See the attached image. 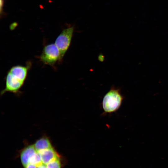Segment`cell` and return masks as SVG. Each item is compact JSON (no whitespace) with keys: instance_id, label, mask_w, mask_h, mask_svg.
I'll use <instances>...</instances> for the list:
<instances>
[{"instance_id":"6da1fadb","label":"cell","mask_w":168,"mask_h":168,"mask_svg":"<svg viewBox=\"0 0 168 168\" xmlns=\"http://www.w3.org/2000/svg\"><path fill=\"white\" fill-rule=\"evenodd\" d=\"M124 99L119 89L112 87L105 94L102 102L104 113L114 112L120 107Z\"/></svg>"},{"instance_id":"7a4b0ae2","label":"cell","mask_w":168,"mask_h":168,"mask_svg":"<svg viewBox=\"0 0 168 168\" xmlns=\"http://www.w3.org/2000/svg\"><path fill=\"white\" fill-rule=\"evenodd\" d=\"M39 58L44 64L53 67L57 61L61 62L59 51L54 43L45 45Z\"/></svg>"},{"instance_id":"3957f363","label":"cell","mask_w":168,"mask_h":168,"mask_svg":"<svg viewBox=\"0 0 168 168\" xmlns=\"http://www.w3.org/2000/svg\"><path fill=\"white\" fill-rule=\"evenodd\" d=\"M74 30L73 26L63 30L55 40L54 44L59 51L61 62L70 46Z\"/></svg>"},{"instance_id":"277c9868","label":"cell","mask_w":168,"mask_h":168,"mask_svg":"<svg viewBox=\"0 0 168 168\" xmlns=\"http://www.w3.org/2000/svg\"><path fill=\"white\" fill-rule=\"evenodd\" d=\"M5 88L1 91V95L7 92L17 93L22 86L25 82L7 72L5 77Z\"/></svg>"},{"instance_id":"5b68a950","label":"cell","mask_w":168,"mask_h":168,"mask_svg":"<svg viewBox=\"0 0 168 168\" xmlns=\"http://www.w3.org/2000/svg\"><path fill=\"white\" fill-rule=\"evenodd\" d=\"M31 65L30 62H27L25 66L18 65L14 66L11 68L8 72L25 82Z\"/></svg>"},{"instance_id":"8992f818","label":"cell","mask_w":168,"mask_h":168,"mask_svg":"<svg viewBox=\"0 0 168 168\" xmlns=\"http://www.w3.org/2000/svg\"><path fill=\"white\" fill-rule=\"evenodd\" d=\"M37 152L39 154L42 163L45 165L50 161L60 157L53 147Z\"/></svg>"},{"instance_id":"52a82bcc","label":"cell","mask_w":168,"mask_h":168,"mask_svg":"<svg viewBox=\"0 0 168 168\" xmlns=\"http://www.w3.org/2000/svg\"><path fill=\"white\" fill-rule=\"evenodd\" d=\"M34 145H30L25 147L21 153L20 158L22 165L25 168L29 164L30 156L36 152Z\"/></svg>"},{"instance_id":"ba28073f","label":"cell","mask_w":168,"mask_h":168,"mask_svg":"<svg viewBox=\"0 0 168 168\" xmlns=\"http://www.w3.org/2000/svg\"><path fill=\"white\" fill-rule=\"evenodd\" d=\"M34 145L37 152L53 147L49 139L45 137L37 140Z\"/></svg>"},{"instance_id":"9c48e42d","label":"cell","mask_w":168,"mask_h":168,"mask_svg":"<svg viewBox=\"0 0 168 168\" xmlns=\"http://www.w3.org/2000/svg\"><path fill=\"white\" fill-rule=\"evenodd\" d=\"M29 164L34 165L36 167L43 164L40 157L37 151L30 156L29 159Z\"/></svg>"},{"instance_id":"30bf717a","label":"cell","mask_w":168,"mask_h":168,"mask_svg":"<svg viewBox=\"0 0 168 168\" xmlns=\"http://www.w3.org/2000/svg\"><path fill=\"white\" fill-rule=\"evenodd\" d=\"M46 166L47 168H61L60 157L50 161L46 165Z\"/></svg>"},{"instance_id":"8fae6325","label":"cell","mask_w":168,"mask_h":168,"mask_svg":"<svg viewBox=\"0 0 168 168\" xmlns=\"http://www.w3.org/2000/svg\"><path fill=\"white\" fill-rule=\"evenodd\" d=\"M4 0H0V14L1 16L3 13V6L4 5Z\"/></svg>"},{"instance_id":"7c38bea8","label":"cell","mask_w":168,"mask_h":168,"mask_svg":"<svg viewBox=\"0 0 168 168\" xmlns=\"http://www.w3.org/2000/svg\"><path fill=\"white\" fill-rule=\"evenodd\" d=\"M25 168H36V167L34 165L29 164Z\"/></svg>"},{"instance_id":"4fadbf2b","label":"cell","mask_w":168,"mask_h":168,"mask_svg":"<svg viewBox=\"0 0 168 168\" xmlns=\"http://www.w3.org/2000/svg\"><path fill=\"white\" fill-rule=\"evenodd\" d=\"M36 168H47L46 165L42 164L41 165L36 167Z\"/></svg>"}]
</instances>
